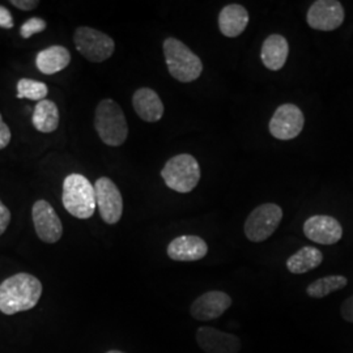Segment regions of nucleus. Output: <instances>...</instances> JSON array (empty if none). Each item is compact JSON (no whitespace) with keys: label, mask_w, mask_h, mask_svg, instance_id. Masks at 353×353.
I'll use <instances>...</instances> for the list:
<instances>
[{"label":"nucleus","mask_w":353,"mask_h":353,"mask_svg":"<svg viewBox=\"0 0 353 353\" xmlns=\"http://www.w3.org/2000/svg\"><path fill=\"white\" fill-rule=\"evenodd\" d=\"M42 294V284L36 276L20 272L0 284V312L13 316L33 309Z\"/></svg>","instance_id":"f257e3e1"},{"label":"nucleus","mask_w":353,"mask_h":353,"mask_svg":"<svg viewBox=\"0 0 353 353\" xmlns=\"http://www.w3.org/2000/svg\"><path fill=\"white\" fill-rule=\"evenodd\" d=\"M163 49L169 74L176 80L181 83H192L201 77L203 72L201 58L190 50L182 41L166 38Z\"/></svg>","instance_id":"f03ea898"},{"label":"nucleus","mask_w":353,"mask_h":353,"mask_svg":"<svg viewBox=\"0 0 353 353\" xmlns=\"http://www.w3.org/2000/svg\"><path fill=\"white\" fill-rule=\"evenodd\" d=\"M62 202L68 214L87 220L93 216L97 207L94 186L83 174H70L64 179Z\"/></svg>","instance_id":"7ed1b4c3"},{"label":"nucleus","mask_w":353,"mask_h":353,"mask_svg":"<svg viewBox=\"0 0 353 353\" xmlns=\"http://www.w3.org/2000/svg\"><path fill=\"white\" fill-rule=\"evenodd\" d=\"M94 127L100 139L110 147H119L127 140L128 126L122 108L112 100H102L94 113Z\"/></svg>","instance_id":"20e7f679"},{"label":"nucleus","mask_w":353,"mask_h":353,"mask_svg":"<svg viewBox=\"0 0 353 353\" xmlns=\"http://www.w3.org/2000/svg\"><path fill=\"white\" fill-rule=\"evenodd\" d=\"M161 176L169 189L181 194H188L198 186L202 173L199 163L194 156L181 153L165 164Z\"/></svg>","instance_id":"39448f33"},{"label":"nucleus","mask_w":353,"mask_h":353,"mask_svg":"<svg viewBox=\"0 0 353 353\" xmlns=\"http://www.w3.org/2000/svg\"><path fill=\"white\" fill-rule=\"evenodd\" d=\"M74 41L76 50L93 63L108 61L115 50L113 38L89 26H79L75 30Z\"/></svg>","instance_id":"423d86ee"},{"label":"nucleus","mask_w":353,"mask_h":353,"mask_svg":"<svg viewBox=\"0 0 353 353\" xmlns=\"http://www.w3.org/2000/svg\"><path fill=\"white\" fill-rule=\"evenodd\" d=\"M283 220V210L275 203H265L252 210L245 221V234L252 242L270 239Z\"/></svg>","instance_id":"0eeeda50"},{"label":"nucleus","mask_w":353,"mask_h":353,"mask_svg":"<svg viewBox=\"0 0 353 353\" xmlns=\"http://www.w3.org/2000/svg\"><path fill=\"white\" fill-rule=\"evenodd\" d=\"M96 203L101 219L109 225L117 224L123 214V198L119 189L108 176H101L94 183Z\"/></svg>","instance_id":"6e6552de"},{"label":"nucleus","mask_w":353,"mask_h":353,"mask_svg":"<svg viewBox=\"0 0 353 353\" xmlns=\"http://www.w3.org/2000/svg\"><path fill=\"white\" fill-rule=\"evenodd\" d=\"M305 126L303 110L293 105L284 103L279 106L270 121V134L279 140L297 138Z\"/></svg>","instance_id":"1a4fd4ad"},{"label":"nucleus","mask_w":353,"mask_h":353,"mask_svg":"<svg viewBox=\"0 0 353 353\" xmlns=\"http://www.w3.org/2000/svg\"><path fill=\"white\" fill-rule=\"evenodd\" d=\"M345 12L341 1L318 0L314 1L306 14V21L312 29L331 32L344 23Z\"/></svg>","instance_id":"9d476101"},{"label":"nucleus","mask_w":353,"mask_h":353,"mask_svg":"<svg viewBox=\"0 0 353 353\" xmlns=\"http://www.w3.org/2000/svg\"><path fill=\"white\" fill-rule=\"evenodd\" d=\"M32 219L39 240L46 243H55L62 239L63 225L50 203L43 199L34 203Z\"/></svg>","instance_id":"9b49d317"},{"label":"nucleus","mask_w":353,"mask_h":353,"mask_svg":"<svg viewBox=\"0 0 353 353\" xmlns=\"http://www.w3.org/2000/svg\"><path fill=\"white\" fill-rule=\"evenodd\" d=\"M305 236L319 245H334L343 237L341 223L327 214H314L303 224Z\"/></svg>","instance_id":"f8f14e48"},{"label":"nucleus","mask_w":353,"mask_h":353,"mask_svg":"<svg viewBox=\"0 0 353 353\" xmlns=\"http://www.w3.org/2000/svg\"><path fill=\"white\" fill-rule=\"evenodd\" d=\"M232 306V297L221 290H210L199 296L190 307V314L201 322L214 321Z\"/></svg>","instance_id":"ddd939ff"},{"label":"nucleus","mask_w":353,"mask_h":353,"mask_svg":"<svg viewBox=\"0 0 353 353\" xmlns=\"http://www.w3.org/2000/svg\"><path fill=\"white\" fill-rule=\"evenodd\" d=\"M195 338L205 353H239L242 347L239 336L208 326L198 328Z\"/></svg>","instance_id":"4468645a"},{"label":"nucleus","mask_w":353,"mask_h":353,"mask_svg":"<svg viewBox=\"0 0 353 353\" xmlns=\"http://www.w3.org/2000/svg\"><path fill=\"white\" fill-rule=\"evenodd\" d=\"M166 252L176 262H196L207 255L208 245L199 236H179L169 243Z\"/></svg>","instance_id":"2eb2a0df"},{"label":"nucleus","mask_w":353,"mask_h":353,"mask_svg":"<svg viewBox=\"0 0 353 353\" xmlns=\"http://www.w3.org/2000/svg\"><path fill=\"white\" fill-rule=\"evenodd\" d=\"M135 113L145 122H159L164 115V103L160 96L151 88H140L132 96Z\"/></svg>","instance_id":"dca6fc26"},{"label":"nucleus","mask_w":353,"mask_h":353,"mask_svg":"<svg viewBox=\"0 0 353 353\" xmlns=\"http://www.w3.org/2000/svg\"><path fill=\"white\" fill-rule=\"evenodd\" d=\"M249 20V12L243 6L229 4L219 14V29L225 37H239L245 32Z\"/></svg>","instance_id":"f3484780"},{"label":"nucleus","mask_w":353,"mask_h":353,"mask_svg":"<svg viewBox=\"0 0 353 353\" xmlns=\"http://www.w3.org/2000/svg\"><path fill=\"white\" fill-rule=\"evenodd\" d=\"M288 54H290L288 41L280 34H271L265 38L262 45L261 59L267 70L279 71L287 63Z\"/></svg>","instance_id":"a211bd4d"},{"label":"nucleus","mask_w":353,"mask_h":353,"mask_svg":"<svg viewBox=\"0 0 353 353\" xmlns=\"http://www.w3.org/2000/svg\"><path fill=\"white\" fill-rule=\"evenodd\" d=\"M71 63V54L63 46L55 45L38 52L37 68L43 75H54Z\"/></svg>","instance_id":"6ab92c4d"},{"label":"nucleus","mask_w":353,"mask_h":353,"mask_svg":"<svg viewBox=\"0 0 353 353\" xmlns=\"http://www.w3.org/2000/svg\"><path fill=\"white\" fill-rule=\"evenodd\" d=\"M32 122L39 132H54L59 126V109L57 103L51 100L37 102L32 117Z\"/></svg>","instance_id":"aec40b11"},{"label":"nucleus","mask_w":353,"mask_h":353,"mask_svg":"<svg viewBox=\"0 0 353 353\" xmlns=\"http://www.w3.org/2000/svg\"><path fill=\"white\" fill-rule=\"evenodd\" d=\"M322 262H323V254L319 249L313 246H305L288 258L287 268L292 274L300 275L314 270Z\"/></svg>","instance_id":"412c9836"},{"label":"nucleus","mask_w":353,"mask_h":353,"mask_svg":"<svg viewBox=\"0 0 353 353\" xmlns=\"http://www.w3.org/2000/svg\"><path fill=\"white\" fill-rule=\"evenodd\" d=\"M347 284H348V279L345 276L330 275V276L318 279L312 284H309L306 288V293L312 299H323L336 290H343L344 287H347Z\"/></svg>","instance_id":"4be33fe9"},{"label":"nucleus","mask_w":353,"mask_h":353,"mask_svg":"<svg viewBox=\"0 0 353 353\" xmlns=\"http://www.w3.org/2000/svg\"><path fill=\"white\" fill-rule=\"evenodd\" d=\"M49 88L45 83L32 79H20L17 83V97L30 101H42L46 99Z\"/></svg>","instance_id":"5701e85b"},{"label":"nucleus","mask_w":353,"mask_h":353,"mask_svg":"<svg viewBox=\"0 0 353 353\" xmlns=\"http://www.w3.org/2000/svg\"><path fill=\"white\" fill-rule=\"evenodd\" d=\"M48 24L41 17H32L26 20V23L20 28V36L23 38H30L37 33H42L46 30Z\"/></svg>","instance_id":"b1692460"},{"label":"nucleus","mask_w":353,"mask_h":353,"mask_svg":"<svg viewBox=\"0 0 353 353\" xmlns=\"http://www.w3.org/2000/svg\"><path fill=\"white\" fill-rule=\"evenodd\" d=\"M11 138H12L11 130L6 125V122L3 121V117L0 114V150H4L10 144Z\"/></svg>","instance_id":"393cba45"},{"label":"nucleus","mask_w":353,"mask_h":353,"mask_svg":"<svg viewBox=\"0 0 353 353\" xmlns=\"http://www.w3.org/2000/svg\"><path fill=\"white\" fill-rule=\"evenodd\" d=\"M10 221H11V212L6 207V204H3L0 201V236L7 230Z\"/></svg>","instance_id":"a878e982"},{"label":"nucleus","mask_w":353,"mask_h":353,"mask_svg":"<svg viewBox=\"0 0 353 353\" xmlns=\"http://www.w3.org/2000/svg\"><path fill=\"white\" fill-rule=\"evenodd\" d=\"M341 316L344 321L353 323V296H351L350 299H347L343 305H341Z\"/></svg>","instance_id":"bb28decb"},{"label":"nucleus","mask_w":353,"mask_h":353,"mask_svg":"<svg viewBox=\"0 0 353 353\" xmlns=\"http://www.w3.org/2000/svg\"><path fill=\"white\" fill-rule=\"evenodd\" d=\"M11 4L21 11H32L39 6L38 0H11Z\"/></svg>","instance_id":"cd10ccee"},{"label":"nucleus","mask_w":353,"mask_h":353,"mask_svg":"<svg viewBox=\"0 0 353 353\" xmlns=\"http://www.w3.org/2000/svg\"><path fill=\"white\" fill-rule=\"evenodd\" d=\"M0 28H4V29L13 28L12 14L3 6H0Z\"/></svg>","instance_id":"c85d7f7f"},{"label":"nucleus","mask_w":353,"mask_h":353,"mask_svg":"<svg viewBox=\"0 0 353 353\" xmlns=\"http://www.w3.org/2000/svg\"><path fill=\"white\" fill-rule=\"evenodd\" d=\"M106 353H125V352H121V351H109V352Z\"/></svg>","instance_id":"c756f323"}]
</instances>
